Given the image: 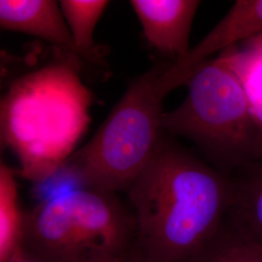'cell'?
Here are the masks:
<instances>
[{
  "label": "cell",
  "instance_id": "obj_1",
  "mask_svg": "<svg viewBox=\"0 0 262 262\" xmlns=\"http://www.w3.org/2000/svg\"><path fill=\"white\" fill-rule=\"evenodd\" d=\"M126 192L136 252L148 262H187L225 224L232 186L164 133Z\"/></svg>",
  "mask_w": 262,
  "mask_h": 262
},
{
  "label": "cell",
  "instance_id": "obj_2",
  "mask_svg": "<svg viewBox=\"0 0 262 262\" xmlns=\"http://www.w3.org/2000/svg\"><path fill=\"white\" fill-rule=\"evenodd\" d=\"M78 70L70 61L41 68L16 81L2 99V140L18 157L24 178L56 176L85 129L91 96Z\"/></svg>",
  "mask_w": 262,
  "mask_h": 262
},
{
  "label": "cell",
  "instance_id": "obj_3",
  "mask_svg": "<svg viewBox=\"0 0 262 262\" xmlns=\"http://www.w3.org/2000/svg\"><path fill=\"white\" fill-rule=\"evenodd\" d=\"M135 238L130 208L116 193L75 187L26 212L23 248L41 262H113Z\"/></svg>",
  "mask_w": 262,
  "mask_h": 262
},
{
  "label": "cell",
  "instance_id": "obj_4",
  "mask_svg": "<svg viewBox=\"0 0 262 262\" xmlns=\"http://www.w3.org/2000/svg\"><path fill=\"white\" fill-rule=\"evenodd\" d=\"M177 108L164 113L168 136L190 141L226 177L262 158V140L240 78L221 56L199 66Z\"/></svg>",
  "mask_w": 262,
  "mask_h": 262
},
{
  "label": "cell",
  "instance_id": "obj_5",
  "mask_svg": "<svg viewBox=\"0 0 262 262\" xmlns=\"http://www.w3.org/2000/svg\"><path fill=\"white\" fill-rule=\"evenodd\" d=\"M159 64L137 77L94 137L73 152L58 174L84 187L126 191L159 147L163 97L157 88Z\"/></svg>",
  "mask_w": 262,
  "mask_h": 262
},
{
  "label": "cell",
  "instance_id": "obj_6",
  "mask_svg": "<svg viewBox=\"0 0 262 262\" xmlns=\"http://www.w3.org/2000/svg\"><path fill=\"white\" fill-rule=\"evenodd\" d=\"M262 35V0H237L232 7L205 37L187 56L176 62L160 64L157 88L165 96L179 86L187 84L201 64L215 53Z\"/></svg>",
  "mask_w": 262,
  "mask_h": 262
},
{
  "label": "cell",
  "instance_id": "obj_7",
  "mask_svg": "<svg viewBox=\"0 0 262 262\" xmlns=\"http://www.w3.org/2000/svg\"><path fill=\"white\" fill-rule=\"evenodd\" d=\"M144 36L169 62H176L189 52V36L200 5L197 0H131Z\"/></svg>",
  "mask_w": 262,
  "mask_h": 262
},
{
  "label": "cell",
  "instance_id": "obj_8",
  "mask_svg": "<svg viewBox=\"0 0 262 262\" xmlns=\"http://www.w3.org/2000/svg\"><path fill=\"white\" fill-rule=\"evenodd\" d=\"M0 26L50 43L67 60L80 66L81 56L59 3L54 0H0Z\"/></svg>",
  "mask_w": 262,
  "mask_h": 262
},
{
  "label": "cell",
  "instance_id": "obj_9",
  "mask_svg": "<svg viewBox=\"0 0 262 262\" xmlns=\"http://www.w3.org/2000/svg\"><path fill=\"white\" fill-rule=\"evenodd\" d=\"M230 180L231 203L225 222L262 248V158L239 169Z\"/></svg>",
  "mask_w": 262,
  "mask_h": 262
},
{
  "label": "cell",
  "instance_id": "obj_10",
  "mask_svg": "<svg viewBox=\"0 0 262 262\" xmlns=\"http://www.w3.org/2000/svg\"><path fill=\"white\" fill-rule=\"evenodd\" d=\"M243 84L249 107L262 140V47L252 38L219 54Z\"/></svg>",
  "mask_w": 262,
  "mask_h": 262
},
{
  "label": "cell",
  "instance_id": "obj_11",
  "mask_svg": "<svg viewBox=\"0 0 262 262\" xmlns=\"http://www.w3.org/2000/svg\"><path fill=\"white\" fill-rule=\"evenodd\" d=\"M26 212L19 204L15 170L0 164V262H5L23 246Z\"/></svg>",
  "mask_w": 262,
  "mask_h": 262
},
{
  "label": "cell",
  "instance_id": "obj_12",
  "mask_svg": "<svg viewBox=\"0 0 262 262\" xmlns=\"http://www.w3.org/2000/svg\"><path fill=\"white\" fill-rule=\"evenodd\" d=\"M58 3L81 58L99 62L101 56L94 45V29L110 1L60 0Z\"/></svg>",
  "mask_w": 262,
  "mask_h": 262
},
{
  "label": "cell",
  "instance_id": "obj_13",
  "mask_svg": "<svg viewBox=\"0 0 262 262\" xmlns=\"http://www.w3.org/2000/svg\"><path fill=\"white\" fill-rule=\"evenodd\" d=\"M187 262H262V248L246 240L225 222Z\"/></svg>",
  "mask_w": 262,
  "mask_h": 262
},
{
  "label": "cell",
  "instance_id": "obj_14",
  "mask_svg": "<svg viewBox=\"0 0 262 262\" xmlns=\"http://www.w3.org/2000/svg\"><path fill=\"white\" fill-rule=\"evenodd\" d=\"M5 262H41L35 258L33 255L28 253L23 246L17 250L15 253H13L9 258Z\"/></svg>",
  "mask_w": 262,
  "mask_h": 262
},
{
  "label": "cell",
  "instance_id": "obj_15",
  "mask_svg": "<svg viewBox=\"0 0 262 262\" xmlns=\"http://www.w3.org/2000/svg\"><path fill=\"white\" fill-rule=\"evenodd\" d=\"M113 262H148L140 253H137L136 250L133 248L130 253H127L126 255L122 256L121 258L115 260Z\"/></svg>",
  "mask_w": 262,
  "mask_h": 262
},
{
  "label": "cell",
  "instance_id": "obj_16",
  "mask_svg": "<svg viewBox=\"0 0 262 262\" xmlns=\"http://www.w3.org/2000/svg\"><path fill=\"white\" fill-rule=\"evenodd\" d=\"M254 40H255V42L259 45V46H261L262 47V35L261 36H257V37L253 38Z\"/></svg>",
  "mask_w": 262,
  "mask_h": 262
}]
</instances>
